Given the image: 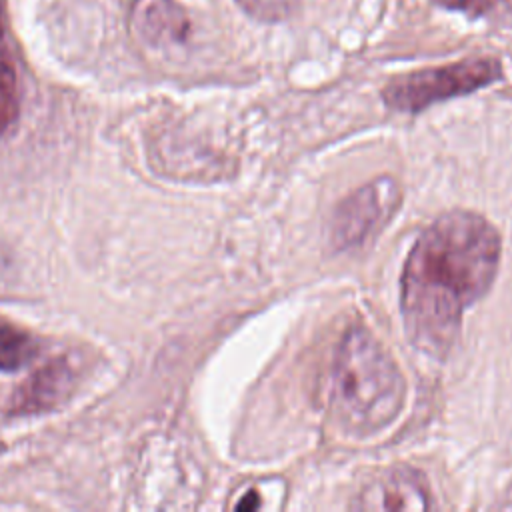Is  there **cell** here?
<instances>
[{
  "instance_id": "obj_11",
  "label": "cell",
  "mask_w": 512,
  "mask_h": 512,
  "mask_svg": "<svg viewBox=\"0 0 512 512\" xmlns=\"http://www.w3.org/2000/svg\"><path fill=\"white\" fill-rule=\"evenodd\" d=\"M442 6L446 8H454V10H466L472 14L478 12H486L492 6H496L500 0H438Z\"/></svg>"
},
{
  "instance_id": "obj_4",
  "label": "cell",
  "mask_w": 512,
  "mask_h": 512,
  "mask_svg": "<svg viewBox=\"0 0 512 512\" xmlns=\"http://www.w3.org/2000/svg\"><path fill=\"white\" fill-rule=\"evenodd\" d=\"M400 204V188L390 176H382L350 194L334 212L332 242L338 248L362 244L378 232Z\"/></svg>"
},
{
  "instance_id": "obj_7",
  "label": "cell",
  "mask_w": 512,
  "mask_h": 512,
  "mask_svg": "<svg viewBox=\"0 0 512 512\" xmlns=\"http://www.w3.org/2000/svg\"><path fill=\"white\" fill-rule=\"evenodd\" d=\"M132 20L140 36L152 44L182 42L190 28L184 8L174 0H140Z\"/></svg>"
},
{
  "instance_id": "obj_12",
  "label": "cell",
  "mask_w": 512,
  "mask_h": 512,
  "mask_svg": "<svg viewBox=\"0 0 512 512\" xmlns=\"http://www.w3.org/2000/svg\"><path fill=\"white\" fill-rule=\"evenodd\" d=\"M236 508L238 510H244V508H248V510H252V508H258V500H256V494L254 492H250L242 502H238L236 504Z\"/></svg>"
},
{
  "instance_id": "obj_8",
  "label": "cell",
  "mask_w": 512,
  "mask_h": 512,
  "mask_svg": "<svg viewBox=\"0 0 512 512\" xmlns=\"http://www.w3.org/2000/svg\"><path fill=\"white\" fill-rule=\"evenodd\" d=\"M36 354V344L22 328L0 320V370H16L28 364Z\"/></svg>"
},
{
  "instance_id": "obj_2",
  "label": "cell",
  "mask_w": 512,
  "mask_h": 512,
  "mask_svg": "<svg viewBox=\"0 0 512 512\" xmlns=\"http://www.w3.org/2000/svg\"><path fill=\"white\" fill-rule=\"evenodd\" d=\"M404 376L388 350L362 326L340 340L330 372V404L344 430L372 434L402 410Z\"/></svg>"
},
{
  "instance_id": "obj_6",
  "label": "cell",
  "mask_w": 512,
  "mask_h": 512,
  "mask_svg": "<svg viewBox=\"0 0 512 512\" xmlns=\"http://www.w3.org/2000/svg\"><path fill=\"white\" fill-rule=\"evenodd\" d=\"M362 510H428L430 492L424 478L410 468L388 472L372 482L354 504Z\"/></svg>"
},
{
  "instance_id": "obj_9",
  "label": "cell",
  "mask_w": 512,
  "mask_h": 512,
  "mask_svg": "<svg viewBox=\"0 0 512 512\" xmlns=\"http://www.w3.org/2000/svg\"><path fill=\"white\" fill-rule=\"evenodd\" d=\"M16 116H18L16 70L0 42V138L10 130Z\"/></svg>"
},
{
  "instance_id": "obj_1",
  "label": "cell",
  "mask_w": 512,
  "mask_h": 512,
  "mask_svg": "<svg viewBox=\"0 0 512 512\" xmlns=\"http://www.w3.org/2000/svg\"><path fill=\"white\" fill-rule=\"evenodd\" d=\"M500 252L498 230L470 210L442 214L416 238L400 278V310L418 350L450 352L464 312L494 282Z\"/></svg>"
},
{
  "instance_id": "obj_10",
  "label": "cell",
  "mask_w": 512,
  "mask_h": 512,
  "mask_svg": "<svg viewBox=\"0 0 512 512\" xmlns=\"http://www.w3.org/2000/svg\"><path fill=\"white\" fill-rule=\"evenodd\" d=\"M302 0H238V4L256 20L278 22L288 18Z\"/></svg>"
},
{
  "instance_id": "obj_5",
  "label": "cell",
  "mask_w": 512,
  "mask_h": 512,
  "mask_svg": "<svg viewBox=\"0 0 512 512\" xmlns=\"http://www.w3.org/2000/svg\"><path fill=\"white\" fill-rule=\"evenodd\" d=\"M74 388V372L64 358H54L30 374L14 392L10 412L18 416L42 414L60 406Z\"/></svg>"
},
{
  "instance_id": "obj_3",
  "label": "cell",
  "mask_w": 512,
  "mask_h": 512,
  "mask_svg": "<svg viewBox=\"0 0 512 512\" xmlns=\"http://www.w3.org/2000/svg\"><path fill=\"white\" fill-rule=\"evenodd\" d=\"M500 78L502 64L496 58H466L398 76L386 84L382 98L388 108L420 112L436 102L476 92Z\"/></svg>"
},
{
  "instance_id": "obj_13",
  "label": "cell",
  "mask_w": 512,
  "mask_h": 512,
  "mask_svg": "<svg viewBox=\"0 0 512 512\" xmlns=\"http://www.w3.org/2000/svg\"><path fill=\"white\" fill-rule=\"evenodd\" d=\"M0 42H2V0H0Z\"/></svg>"
}]
</instances>
